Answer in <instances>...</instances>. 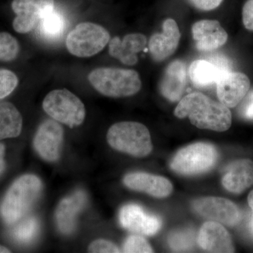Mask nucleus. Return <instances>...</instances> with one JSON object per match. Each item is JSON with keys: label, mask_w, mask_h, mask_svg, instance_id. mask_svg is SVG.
Returning a JSON list of instances; mask_svg holds the SVG:
<instances>
[{"label": "nucleus", "mask_w": 253, "mask_h": 253, "mask_svg": "<svg viewBox=\"0 0 253 253\" xmlns=\"http://www.w3.org/2000/svg\"><path fill=\"white\" fill-rule=\"evenodd\" d=\"M89 253H120L121 251L117 246L109 241L104 239L96 240L89 246Z\"/></svg>", "instance_id": "c85d7f7f"}, {"label": "nucleus", "mask_w": 253, "mask_h": 253, "mask_svg": "<svg viewBox=\"0 0 253 253\" xmlns=\"http://www.w3.org/2000/svg\"><path fill=\"white\" fill-rule=\"evenodd\" d=\"M39 231L40 222L38 218L31 216L25 218L14 226L12 236L18 242L28 244L36 239Z\"/></svg>", "instance_id": "b1692460"}, {"label": "nucleus", "mask_w": 253, "mask_h": 253, "mask_svg": "<svg viewBox=\"0 0 253 253\" xmlns=\"http://www.w3.org/2000/svg\"><path fill=\"white\" fill-rule=\"evenodd\" d=\"M20 46L14 36L6 32H0V61L9 62L16 59Z\"/></svg>", "instance_id": "393cba45"}, {"label": "nucleus", "mask_w": 253, "mask_h": 253, "mask_svg": "<svg viewBox=\"0 0 253 253\" xmlns=\"http://www.w3.org/2000/svg\"><path fill=\"white\" fill-rule=\"evenodd\" d=\"M66 28V19L55 9L42 18L37 26L39 36L47 41H57L63 36Z\"/></svg>", "instance_id": "5701e85b"}, {"label": "nucleus", "mask_w": 253, "mask_h": 253, "mask_svg": "<svg viewBox=\"0 0 253 253\" xmlns=\"http://www.w3.org/2000/svg\"><path fill=\"white\" fill-rule=\"evenodd\" d=\"M119 221L124 229L138 235H154L162 226L159 217L149 214L136 204L123 206L119 212Z\"/></svg>", "instance_id": "9b49d317"}, {"label": "nucleus", "mask_w": 253, "mask_h": 253, "mask_svg": "<svg viewBox=\"0 0 253 253\" xmlns=\"http://www.w3.org/2000/svg\"><path fill=\"white\" fill-rule=\"evenodd\" d=\"M18 84L16 75L7 69H0V100L11 94Z\"/></svg>", "instance_id": "bb28decb"}, {"label": "nucleus", "mask_w": 253, "mask_h": 253, "mask_svg": "<svg viewBox=\"0 0 253 253\" xmlns=\"http://www.w3.org/2000/svg\"><path fill=\"white\" fill-rule=\"evenodd\" d=\"M198 244L209 253H234V245L229 232L220 223L210 221L200 229Z\"/></svg>", "instance_id": "6ab92c4d"}, {"label": "nucleus", "mask_w": 253, "mask_h": 253, "mask_svg": "<svg viewBox=\"0 0 253 253\" xmlns=\"http://www.w3.org/2000/svg\"><path fill=\"white\" fill-rule=\"evenodd\" d=\"M107 141L113 149L134 157H145L153 149L149 129L139 123H116L108 131Z\"/></svg>", "instance_id": "20e7f679"}, {"label": "nucleus", "mask_w": 253, "mask_h": 253, "mask_svg": "<svg viewBox=\"0 0 253 253\" xmlns=\"http://www.w3.org/2000/svg\"><path fill=\"white\" fill-rule=\"evenodd\" d=\"M123 183L131 190L146 193L156 198H166L173 191V186L166 178L144 172L129 173Z\"/></svg>", "instance_id": "a211bd4d"}, {"label": "nucleus", "mask_w": 253, "mask_h": 253, "mask_svg": "<svg viewBox=\"0 0 253 253\" xmlns=\"http://www.w3.org/2000/svg\"><path fill=\"white\" fill-rule=\"evenodd\" d=\"M146 44V37L141 33L126 35L123 40L114 37L109 41V54L123 64L134 66L138 62V53L144 49Z\"/></svg>", "instance_id": "aec40b11"}, {"label": "nucleus", "mask_w": 253, "mask_h": 253, "mask_svg": "<svg viewBox=\"0 0 253 253\" xmlns=\"http://www.w3.org/2000/svg\"><path fill=\"white\" fill-rule=\"evenodd\" d=\"M193 38L196 49L204 52L217 49L226 44L228 34L216 20H201L192 26Z\"/></svg>", "instance_id": "2eb2a0df"}, {"label": "nucleus", "mask_w": 253, "mask_h": 253, "mask_svg": "<svg viewBox=\"0 0 253 253\" xmlns=\"http://www.w3.org/2000/svg\"><path fill=\"white\" fill-rule=\"evenodd\" d=\"M63 140L62 126L55 120H47L38 128L33 144L37 153L42 158L54 162L60 157Z\"/></svg>", "instance_id": "9d476101"}, {"label": "nucleus", "mask_w": 253, "mask_h": 253, "mask_svg": "<svg viewBox=\"0 0 253 253\" xmlns=\"http://www.w3.org/2000/svg\"><path fill=\"white\" fill-rule=\"evenodd\" d=\"M16 14L13 28L18 33H28L39 24L42 18L54 9V0H13Z\"/></svg>", "instance_id": "6e6552de"}, {"label": "nucleus", "mask_w": 253, "mask_h": 253, "mask_svg": "<svg viewBox=\"0 0 253 253\" xmlns=\"http://www.w3.org/2000/svg\"><path fill=\"white\" fill-rule=\"evenodd\" d=\"M86 203L87 196L83 190H78L60 202L56 208V221L62 234L68 235L76 230L78 214L85 208Z\"/></svg>", "instance_id": "dca6fc26"}, {"label": "nucleus", "mask_w": 253, "mask_h": 253, "mask_svg": "<svg viewBox=\"0 0 253 253\" xmlns=\"http://www.w3.org/2000/svg\"><path fill=\"white\" fill-rule=\"evenodd\" d=\"M109 31L99 25L85 22L77 25L68 33L66 48L78 57H90L104 49L109 42Z\"/></svg>", "instance_id": "0eeeda50"}, {"label": "nucleus", "mask_w": 253, "mask_h": 253, "mask_svg": "<svg viewBox=\"0 0 253 253\" xmlns=\"http://www.w3.org/2000/svg\"><path fill=\"white\" fill-rule=\"evenodd\" d=\"M190 3L201 11H211L217 9L223 0H189Z\"/></svg>", "instance_id": "2f4dec72"}, {"label": "nucleus", "mask_w": 253, "mask_h": 253, "mask_svg": "<svg viewBox=\"0 0 253 253\" xmlns=\"http://www.w3.org/2000/svg\"><path fill=\"white\" fill-rule=\"evenodd\" d=\"M171 249L177 252L189 251L194 244V235L192 231H179L172 233L168 239Z\"/></svg>", "instance_id": "a878e982"}, {"label": "nucleus", "mask_w": 253, "mask_h": 253, "mask_svg": "<svg viewBox=\"0 0 253 253\" xmlns=\"http://www.w3.org/2000/svg\"><path fill=\"white\" fill-rule=\"evenodd\" d=\"M4 153V144L0 143V175L4 172L5 169Z\"/></svg>", "instance_id": "473e14b6"}, {"label": "nucleus", "mask_w": 253, "mask_h": 253, "mask_svg": "<svg viewBox=\"0 0 253 253\" xmlns=\"http://www.w3.org/2000/svg\"><path fill=\"white\" fill-rule=\"evenodd\" d=\"M179 118H189L190 122L200 129L224 131L231 126V113L229 108L202 93L186 95L174 110Z\"/></svg>", "instance_id": "f257e3e1"}, {"label": "nucleus", "mask_w": 253, "mask_h": 253, "mask_svg": "<svg viewBox=\"0 0 253 253\" xmlns=\"http://www.w3.org/2000/svg\"><path fill=\"white\" fill-rule=\"evenodd\" d=\"M22 126V116L14 105L0 102V140L19 136Z\"/></svg>", "instance_id": "4be33fe9"}, {"label": "nucleus", "mask_w": 253, "mask_h": 253, "mask_svg": "<svg viewBox=\"0 0 253 253\" xmlns=\"http://www.w3.org/2000/svg\"><path fill=\"white\" fill-rule=\"evenodd\" d=\"M252 229L253 231V221H252Z\"/></svg>", "instance_id": "c9c22d12"}, {"label": "nucleus", "mask_w": 253, "mask_h": 253, "mask_svg": "<svg viewBox=\"0 0 253 253\" xmlns=\"http://www.w3.org/2000/svg\"><path fill=\"white\" fill-rule=\"evenodd\" d=\"M123 253H154L148 241L140 235L129 236L123 245Z\"/></svg>", "instance_id": "cd10ccee"}, {"label": "nucleus", "mask_w": 253, "mask_h": 253, "mask_svg": "<svg viewBox=\"0 0 253 253\" xmlns=\"http://www.w3.org/2000/svg\"><path fill=\"white\" fill-rule=\"evenodd\" d=\"M222 185L229 192L241 194L253 185V162L241 159L229 165L222 178Z\"/></svg>", "instance_id": "412c9836"}, {"label": "nucleus", "mask_w": 253, "mask_h": 253, "mask_svg": "<svg viewBox=\"0 0 253 253\" xmlns=\"http://www.w3.org/2000/svg\"><path fill=\"white\" fill-rule=\"evenodd\" d=\"M242 17L245 28L253 32V0H248L245 3L243 7Z\"/></svg>", "instance_id": "7c9ffc66"}, {"label": "nucleus", "mask_w": 253, "mask_h": 253, "mask_svg": "<svg viewBox=\"0 0 253 253\" xmlns=\"http://www.w3.org/2000/svg\"><path fill=\"white\" fill-rule=\"evenodd\" d=\"M186 80L185 63L180 60L173 61L166 67L160 81V92L172 102L179 101L185 91Z\"/></svg>", "instance_id": "f3484780"}, {"label": "nucleus", "mask_w": 253, "mask_h": 253, "mask_svg": "<svg viewBox=\"0 0 253 253\" xmlns=\"http://www.w3.org/2000/svg\"><path fill=\"white\" fill-rule=\"evenodd\" d=\"M88 80L96 90L109 97L132 96L140 91L141 81L134 70L99 68L91 71Z\"/></svg>", "instance_id": "7ed1b4c3"}, {"label": "nucleus", "mask_w": 253, "mask_h": 253, "mask_svg": "<svg viewBox=\"0 0 253 253\" xmlns=\"http://www.w3.org/2000/svg\"><path fill=\"white\" fill-rule=\"evenodd\" d=\"M42 184L33 174L18 178L5 196L1 214L5 222L13 224L22 219L41 194Z\"/></svg>", "instance_id": "f03ea898"}, {"label": "nucleus", "mask_w": 253, "mask_h": 253, "mask_svg": "<svg viewBox=\"0 0 253 253\" xmlns=\"http://www.w3.org/2000/svg\"><path fill=\"white\" fill-rule=\"evenodd\" d=\"M10 252H11V251H10L9 249H6V248H5L4 246H1V245H0V253H8Z\"/></svg>", "instance_id": "f704fd0d"}, {"label": "nucleus", "mask_w": 253, "mask_h": 253, "mask_svg": "<svg viewBox=\"0 0 253 253\" xmlns=\"http://www.w3.org/2000/svg\"><path fill=\"white\" fill-rule=\"evenodd\" d=\"M231 61L224 56L216 57L215 63L207 60H196L189 68L190 80L195 86L207 88L217 84L223 75L231 71Z\"/></svg>", "instance_id": "f8f14e48"}, {"label": "nucleus", "mask_w": 253, "mask_h": 253, "mask_svg": "<svg viewBox=\"0 0 253 253\" xmlns=\"http://www.w3.org/2000/svg\"><path fill=\"white\" fill-rule=\"evenodd\" d=\"M42 107L50 117L71 128L81 126L85 118L84 104L66 89L50 91L43 101Z\"/></svg>", "instance_id": "423d86ee"}, {"label": "nucleus", "mask_w": 253, "mask_h": 253, "mask_svg": "<svg viewBox=\"0 0 253 253\" xmlns=\"http://www.w3.org/2000/svg\"><path fill=\"white\" fill-rule=\"evenodd\" d=\"M248 201H249V204L251 209H253V190L250 193L249 198H248Z\"/></svg>", "instance_id": "72a5a7b5"}, {"label": "nucleus", "mask_w": 253, "mask_h": 253, "mask_svg": "<svg viewBox=\"0 0 253 253\" xmlns=\"http://www.w3.org/2000/svg\"><path fill=\"white\" fill-rule=\"evenodd\" d=\"M195 211L203 217L227 226H235L241 219V212L235 204L219 197H204L195 200Z\"/></svg>", "instance_id": "1a4fd4ad"}, {"label": "nucleus", "mask_w": 253, "mask_h": 253, "mask_svg": "<svg viewBox=\"0 0 253 253\" xmlns=\"http://www.w3.org/2000/svg\"><path fill=\"white\" fill-rule=\"evenodd\" d=\"M180 38L177 23L172 18H167L163 23L162 33H155L150 38L149 49L152 59L161 62L172 56L179 46Z\"/></svg>", "instance_id": "ddd939ff"}, {"label": "nucleus", "mask_w": 253, "mask_h": 253, "mask_svg": "<svg viewBox=\"0 0 253 253\" xmlns=\"http://www.w3.org/2000/svg\"><path fill=\"white\" fill-rule=\"evenodd\" d=\"M241 102L240 116L246 121H253V90L248 92Z\"/></svg>", "instance_id": "c756f323"}, {"label": "nucleus", "mask_w": 253, "mask_h": 253, "mask_svg": "<svg viewBox=\"0 0 253 253\" xmlns=\"http://www.w3.org/2000/svg\"><path fill=\"white\" fill-rule=\"evenodd\" d=\"M250 86L251 81L244 73H226L217 83L218 99L226 107H235L249 92Z\"/></svg>", "instance_id": "4468645a"}, {"label": "nucleus", "mask_w": 253, "mask_h": 253, "mask_svg": "<svg viewBox=\"0 0 253 253\" xmlns=\"http://www.w3.org/2000/svg\"><path fill=\"white\" fill-rule=\"evenodd\" d=\"M217 158V149L212 144L195 143L176 153L171 161L170 168L181 175H196L212 169Z\"/></svg>", "instance_id": "39448f33"}]
</instances>
